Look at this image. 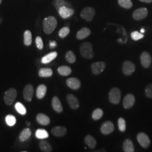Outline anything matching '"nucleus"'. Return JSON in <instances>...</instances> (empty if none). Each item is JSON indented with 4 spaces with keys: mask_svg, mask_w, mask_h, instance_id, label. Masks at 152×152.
Returning a JSON list of instances; mask_svg holds the SVG:
<instances>
[{
    "mask_svg": "<svg viewBox=\"0 0 152 152\" xmlns=\"http://www.w3.org/2000/svg\"><path fill=\"white\" fill-rule=\"evenodd\" d=\"M57 24V20L54 16H50L45 18L43 21L44 32L48 34L52 33L56 27Z\"/></svg>",
    "mask_w": 152,
    "mask_h": 152,
    "instance_id": "nucleus-1",
    "label": "nucleus"
},
{
    "mask_svg": "<svg viewBox=\"0 0 152 152\" xmlns=\"http://www.w3.org/2000/svg\"><path fill=\"white\" fill-rule=\"evenodd\" d=\"M80 53L82 57L87 59H92L94 54L92 50V44L88 42L82 44L80 46Z\"/></svg>",
    "mask_w": 152,
    "mask_h": 152,
    "instance_id": "nucleus-2",
    "label": "nucleus"
},
{
    "mask_svg": "<svg viewBox=\"0 0 152 152\" xmlns=\"http://www.w3.org/2000/svg\"><path fill=\"white\" fill-rule=\"evenodd\" d=\"M121 98V90L117 87L113 88L109 94V100L111 103L118 104L120 103Z\"/></svg>",
    "mask_w": 152,
    "mask_h": 152,
    "instance_id": "nucleus-3",
    "label": "nucleus"
},
{
    "mask_svg": "<svg viewBox=\"0 0 152 152\" xmlns=\"http://www.w3.org/2000/svg\"><path fill=\"white\" fill-rule=\"evenodd\" d=\"M80 15L82 19L87 22H91L95 15V10L93 7H86L82 10Z\"/></svg>",
    "mask_w": 152,
    "mask_h": 152,
    "instance_id": "nucleus-4",
    "label": "nucleus"
},
{
    "mask_svg": "<svg viewBox=\"0 0 152 152\" xmlns=\"http://www.w3.org/2000/svg\"><path fill=\"white\" fill-rule=\"evenodd\" d=\"M16 96L17 91L15 88H11L7 90L4 95V101L5 103L9 105H12L15 100Z\"/></svg>",
    "mask_w": 152,
    "mask_h": 152,
    "instance_id": "nucleus-5",
    "label": "nucleus"
},
{
    "mask_svg": "<svg viewBox=\"0 0 152 152\" xmlns=\"http://www.w3.org/2000/svg\"><path fill=\"white\" fill-rule=\"evenodd\" d=\"M136 67L135 64L130 61H125L122 65V72L126 76H130L135 71Z\"/></svg>",
    "mask_w": 152,
    "mask_h": 152,
    "instance_id": "nucleus-6",
    "label": "nucleus"
},
{
    "mask_svg": "<svg viewBox=\"0 0 152 152\" xmlns=\"http://www.w3.org/2000/svg\"><path fill=\"white\" fill-rule=\"evenodd\" d=\"M137 140L143 148H147L151 144V140L149 136L144 132H140L137 135Z\"/></svg>",
    "mask_w": 152,
    "mask_h": 152,
    "instance_id": "nucleus-7",
    "label": "nucleus"
},
{
    "mask_svg": "<svg viewBox=\"0 0 152 152\" xmlns=\"http://www.w3.org/2000/svg\"><path fill=\"white\" fill-rule=\"evenodd\" d=\"M148 14V11L147 8L142 7L136 9L132 14V18L136 20H140L145 19Z\"/></svg>",
    "mask_w": 152,
    "mask_h": 152,
    "instance_id": "nucleus-8",
    "label": "nucleus"
},
{
    "mask_svg": "<svg viewBox=\"0 0 152 152\" xmlns=\"http://www.w3.org/2000/svg\"><path fill=\"white\" fill-rule=\"evenodd\" d=\"M106 64L103 61H99V62H95L93 63L91 68V71L94 75H98L101 74L103 72L104 69L105 68Z\"/></svg>",
    "mask_w": 152,
    "mask_h": 152,
    "instance_id": "nucleus-9",
    "label": "nucleus"
},
{
    "mask_svg": "<svg viewBox=\"0 0 152 152\" xmlns=\"http://www.w3.org/2000/svg\"><path fill=\"white\" fill-rule=\"evenodd\" d=\"M140 61L141 65L145 68H148L150 66L152 63L151 55L148 52L144 51L142 53L140 56Z\"/></svg>",
    "mask_w": 152,
    "mask_h": 152,
    "instance_id": "nucleus-10",
    "label": "nucleus"
},
{
    "mask_svg": "<svg viewBox=\"0 0 152 152\" xmlns=\"http://www.w3.org/2000/svg\"><path fill=\"white\" fill-rule=\"evenodd\" d=\"M114 130L113 124L111 121H106L102 125L100 131L104 135H109L111 134Z\"/></svg>",
    "mask_w": 152,
    "mask_h": 152,
    "instance_id": "nucleus-11",
    "label": "nucleus"
},
{
    "mask_svg": "<svg viewBox=\"0 0 152 152\" xmlns=\"http://www.w3.org/2000/svg\"><path fill=\"white\" fill-rule=\"evenodd\" d=\"M58 12L60 16L63 19L70 18L74 14V10L72 9L65 6H63L60 7L58 10Z\"/></svg>",
    "mask_w": 152,
    "mask_h": 152,
    "instance_id": "nucleus-12",
    "label": "nucleus"
},
{
    "mask_svg": "<svg viewBox=\"0 0 152 152\" xmlns=\"http://www.w3.org/2000/svg\"><path fill=\"white\" fill-rule=\"evenodd\" d=\"M135 103V98L134 95L131 94H129L125 96L124 102H123V105L125 109H130L132 108L134 104Z\"/></svg>",
    "mask_w": 152,
    "mask_h": 152,
    "instance_id": "nucleus-13",
    "label": "nucleus"
},
{
    "mask_svg": "<svg viewBox=\"0 0 152 152\" xmlns=\"http://www.w3.org/2000/svg\"><path fill=\"white\" fill-rule=\"evenodd\" d=\"M34 89L32 85H26L23 90V97L27 102H31L32 100Z\"/></svg>",
    "mask_w": 152,
    "mask_h": 152,
    "instance_id": "nucleus-14",
    "label": "nucleus"
},
{
    "mask_svg": "<svg viewBox=\"0 0 152 152\" xmlns=\"http://www.w3.org/2000/svg\"><path fill=\"white\" fill-rule=\"evenodd\" d=\"M66 100L71 109L76 110L79 108L80 103L78 99L74 95L68 94L66 96Z\"/></svg>",
    "mask_w": 152,
    "mask_h": 152,
    "instance_id": "nucleus-15",
    "label": "nucleus"
},
{
    "mask_svg": "<svg viewBox=\"0 0 152 152\" xmlns=\"http://www.w3.org/2000/svg\"><path fill=\"white\" fill-rule=\"evenodd\" d=\"M66 85L68 87L71 88V89L75 90L79 89L81 86L80 81L78 78H75V77L68 78L66 80Z\"/></svg>",
    "mask_w": 152,
    "mask_h": 152,
    "instance_id": "nucleus-16",
    "label": "nucleus"
},
{
    "mask_svg": "<svg viewBox=\"0 0 152 152\" xmlns=\"http://www.w3.org/2000/svg\"><path fill=\"white\" fill-rule=\"evenodd\" d=\"M66 129L64 126H56L51 130V134L56 137H63L66 134Z\"/></svg>",
    "mask_w": 152,
    "mask_h": 152,
    "instance_id": "nucleus-17",
    "label": "nucleus"
},
{
    "mask_svg": "<svg viewBox=\"0 0 152 152\" xmlns=\"http://www.w3.org/2000/svg\"><path fill=\"white\" fill-rule=\"evenodd\" d=\"M91 33V30L87 27L82 28L76 34V38L78 39L82 40L88 37Z\"/></svg>",
    "mask_w": 152,
    "mask_h": 152,
    "instance_id": "nucleus-18",
    "label": "nucleus"
},
{
    "mask_svg": "<svg viewBox=\"0 0 152 152\" xmlns=\"http://www.w3.org/2000/svg\"><path fill=\"white\" fill-rule=\"evenodd\" d=\"M52 107L55 111L58 113H60L63 112V106L60 102L59 99L57 96H54L52 100Z\"/></svg>",
    "mask_w": 152,
    "mask_h": 152,
    "instance_id": "nucleus-19",
    "label": "nucleus"
},
{
    "mask_svg": "<svg viewBox=\"0 0 152 152\" xmlns=\"http://www.w3.org/2000/svg\"><path fill=\"white\" fill-rule=\"evenodd\" d=\"M36 120L39 124L43 126H47L50 123V118L43 113H38L36 117Z\"/></svg>",
    "mask_w": 152,
    "mask_h": 152,
    "instance_id": "nucleus-20",
    "label": "nucleus"
},
{
    "mask_svg": "<svg viewBox=\"0 0 152 152\" xmlns=\"http://www.w3.org/2000/svg\"><path fill=\"white\" fill-rule=\"evenodd\" d=\"M85 142L90 149H94L96 146V141L95 138L90 135H88L85 138Z\"/></svg>",
    "mask_w": 152,
    "mask_h": 152,
    "instance_id": "nucleus-21",
    "label": "nucleus"
},
{
    "mask_svg": "<svg viewBox=\"0 0 152 152\" xmlns=\"http://www.w3.org/2000/svg\"><path fill=\"white\" fill-rule=\"evenodd\" d=\"M58 55V53L56 51L51 52L49 53L48 54L44 56V57L41 59V63L42 64H48L52 61L53 60H54L56 58Z\"/></svg>",
    "mask_w": 152,
    "mask_h": 152,
    "instance_id": "nucleus-22",
    "label": "nucleus"
},
{
    "mask_svg": "<svg viewBox=\"0 0 152 152\" xmlns=\"http://www.w3.org/2000/svg\"><path fill=\"white\" fill-rule=\"evenodd\" d=\"M47 91V87L45 85H40L38 86L36 90V96L38 99H42L46 95Z\"/></svg>",
    "mask_w": 152,
    "mask_h": 152,
    "instance_id": "nucleus-23",
    "label": "nucleus"
},
{
    "mask_svg": "<svg viewBox=\"0 0 152 152\" xmlns=\"http://www.w3.org/2000/svg\"><path fill=\"white\" fill-rule=\"evenodd\" d=\"M123 149L125 152H134L135 148L132 141L130 139H126L123 144Z\"/></svg>",
    "mask_w": 152,
    "mask_h": 152,
    "instance_id": "nucleus-24",
    "label": "nucleus"
},
{
    "mask_svg": "<svg viewBox=\"0 0 152 152\" xmlns=\"http://www.w3.org/2000/svg\"><path fill=\"white\" fill-rule=\"evenodd\" d=\"M31 134H32V132L28 128L24 129L20 132L19 135V140L22 142L27 140L30 137V136H31Z\"/></svg>",
    "mask_w": 152,
    "mask_h": 152,
    "instance_id": "nucleus-25",
    "label": "nucleus"
},
{
    "mask_svg": "<svg viewBox=\"0 0 152 152\" xmlns=\"http://www.w3.org/2000/svg\"><path fill=\"white\" fill-rule=\"evenodd\" d=\"M58 72L61 76H68L71 75L72 73V69L68 66H60L58 69Z\"/></svg>",
    "mask_w": 152,
    "mask_h": 152,
    "instance_id": "nucleus-26",
    "label": "nucleus"
},
{
    "mask_svg": "<svg viewBox=\"0 0 152 152\" xmlns=\"http://www.w3.org/2000/svg\"><path fill=\"white\" fill-rule=\"evenodd\" d=\"M53 72L50 68H41L38 72V75L40 77L46 78V77H50L53 75Z\"/></svg>",
    "mask_w": 152,
    "mask_h": 152,
    "instance_id": "nucleus-27",
    "label": "nucleus"
},
{
    "mask_svg": "<svg viewBox=\"0 0 152 152\" xmlns=\"http://www.w3.org/2000/svg\"><path fill=\"white\" fill-rule=\"evenodd\" d=\"M39 147L42 152H50L52 151V147L48 141L44 140L40 141L39 143Z\"/></svg>",
    "mask_w": 152,
    "mask_h": 152,
    "instance_id": "nucleus-28",
    "label": "nucleus"
},
{
    "mask_svg": "<svg viewBox=\"0 0 152 152\" xmlns=\"http://www.w3.org/2000/svg\"><path fill=\"white\" fill-rule=\"evenodd\" d=\"M32 42V33L31 32L27 30L24 33V43L27 46H30Z\"/></svg>",
    "mask_w": 152,
    "mask_h": 152,
    "instance_id": "nucleus-29",
    "label": "nucleus"
},
{
    "mask_svg": "<svg viewBox=\"0 0 152 152\" xmlns=\"http://www.w3.org/2000/svg\"><path fill=\"white\" fill-rule=\"evenodd\" d=\"M35 135L39 139H45L49 137V133L44 129H38L36 131Z\"/></svg>",
    "mask_w": 152,
    "mask_h": 152,
    "instance_id": "nucleus-30",
    "label": "nucleus"
},
{
    "mask_svg": "<svg viewBox=\"0 0 152 152\" xmlns=\"http://www.w3.org/2000/svg\"><path fill=\"white\" fill-rule=\"evenodd\" d=\"M65 59L68 63L73 64L76 61V55L72 51H68L65 54Z\"/></svg>",
    "mask_w": 152,
    "mask_h": 152,
    "instance_id": "nucleus-31",
    "label": "nucleus"
},
{
    "mask_svg": "<svg viewBox=\"0 0 152 152\" xmlns=\"http://www.w3.org/2000/svg\"><path fill=\"white\" fill-rule=\"evenodd\" d=\"M119 5L126 9H130L133 5L131 0H118Z\"/></svg>",
    "mask_w": 152,
    "mask_h": 152,
    "instance_id": "nucleus-32",
    "label": "nucleus"
},
{
    "mask_svg": "<svg viewBox=\"0 0 152 152\" xmlns=\"http://www.w3.org/2000/svg\"><path fill=\"white\" fill-rule=\"evenodd\" d=\"M103 111L102 109H96L94 110L92 114V119L95 121L100 120L103 115Z\"/></svg>",
    "mask_w": 152,
    "mask_h": 152,
    "instance_id": "nucleus-33",
    "label": "nucleus"
},
{
    "mask_svg": "<svg viewBox=\"0 0 152 152\" xmlns=\"http://www.w3.org/2000/svg\"><path fill=\"white\" fill-rule=\"evenodd\" d=\"M15 108L16 111L22 115H25L27 113V109L23 104L20 102H17L15 105Z\"/></svg>",
    "mask_w": 152,
    "mask_h": 152,
    "instance_id": "nucleus-34",
    "label": "nucleus"
},
{
    "mask_svg": "<svg viewBox=\"0 0 152 152\" xmlns=\"http://www.w3.org/2000/svg\"><path fill=\"white\" fill-rule=\"evenodd\" d=\"M5 121L7 125L10 127H12L15 125L16 119L15 116L11 115V114H9L6 117Z\"/></svg>",
    "mask_w": 152,
    "mask_h": 152,
    "instance_id": "nucleus-35",
    "label": "nucleus"
},
{
    "mask_svg": "<svg viewBox=\"0 0 152 152\" xmlns=\"http://www.w3.org/2000/svg\"><path fill=\"white\" fill-rule=\"evenodd\" d=\"M131 37L133 40L138 41L144 38V35L141 32L139 33L137 31H134L131 33Z\"/></svg>",
    "mask_w": 152,
    "mask_h": 152,
    "instance_id": "nucleus-36",
    "label": "nucleus"
},
{
    "mask_svg": "<svg viewBox=\"0 0 152 152\" xmlns=\"http://www.w3.org/2000/svg\"><path fill=\"white\" fill-rule=\"evenodd\" d=\"M118 129L121 132H125L126 129V121L123 118H120L118 121Z\"/></svg>",
    "mask_w": 152,
    "mask_h": 152,
    "instance_id": "nucleus-37",
    "label": "nucleus"
},
{
    "mask_svg": "<svg viewBox=\"0 0 152 152\" xmlns=\"http://www.w3.org/2000/svg\"><path fill=\"white\" fill-rule=\"evenodd\" d=\"M69 32L70 29L69 28L67 27L62 28L59 32V36L60 38H65L66 36H67L69 34Z\"/></svg>",
    "mask_w": 152,
    "mask_h": 152,
    "instance_id": "nucleus-38",
    "label": "nucleus"
},
{
    "mask_svg": "<svg viewBox=\"0 0 152 152\" xmlns=\"http://www.w3.org/2000/svg\"><path fill=\"white\" fill-rule=\"evenodd\" d=\"M53 4L58 10L59 9L60 7L63 6L68 7V4L64 0H54L53 2Z\"/></svg>",
    "mask_w": 152,
    "mask_h": 152,
    "instance_id": "nucleus-39",
    "label": "nucleus"
},
{
    "mask_svg": "<svg viewBox=\"0 0 152 152\" xmlns=\"http://www.w3.org/2000/svg\"><path fill=\"white\" fill-rule=\"evenodd\" d=\"M35 42H36L37 48L39 50H42L44 48V44H43V41H42V39L41 37H40L39 36L37 37L36 38Z\"/></svg>",
    "mask_w": 152,
    "mask_h": 152,
    "instance_id": "nucleus-40",
    "label": "nucleus"
},
{
    "mask_svg": "<svg viewBox=\"0 0 152 152\" xmlns=\"http://www.w3.org/2000/svg\"><path fill=\"white\" fill-rule=\"evenodd\" d=\"M145 95L148 98H152V83L149 85L145 90Z\"/></svg>",
    "mask_w": 152,
    "mask_h": 152,
    "instance_id": "nucleus-41",
    "label": "nucleus"
},
{
    "mask_svg": "<svg viewBox=\"0 0 152 152\" xmlns=\"http://www.w3.org/2000/svg\"><path fill=\"white\" fill-rule=\"evenodd\" d=\"M56 46V43L55 41H51L50 43V47L51 49H53Z\"/></svg>",
    "mask_w": 152,
    "mask_h": 152,
    "instance_id": "nucleus-42",
    "label": "nucleus"
},
{
    "mask_svg": "<svg viewBox=\"0 0 152 152\" xmlns=\"http://www.w3.org/2000/svg\"><path fill=\"white\" fill-rule=\"evenodd\" d=\"M140 1L142 2H145V3H148V4H150L152 2V0H139Z\"/></svg>",
    "mask_w": 152,
    "mask_h": 152,
    "instance_id": "nucleus-43",
    "label": "nucleus"
},
{
    "mask_svg": "<svg viewBox=\"0 0 152 152\" xmlns=\"http://www.w3.org/2000/svg\"><path fill=\"white\" fill-rule=\"evenodd\" d=\"M145 32V30L144 29V28H142V29H141V30H140V32L141 33H144Z\"/></svg>",
    "mask_w": 152,
    "mask_h": 152,
    "instance_id": "nucleus-44",
    "label": "nucleus"
},
{
    "mask_svg": "<svg viewBox=\"0 0 152 152\" xmlns=\"http://www.w3.org/2000/svg\"><path fill=\"white\" fill-rule=\"evenodd\" d=\"M26 124H27L28 126V127L31 126V122H26Z\"/></svg>",
    "mask_w": 152,
    "mask_h": 152,
    "instance_id": "nucleus-45",
    "label": "nucleus"
},
{
    "mask_svg": "<svg viewBox=\"0 0 152 152\" xmlns=\"http://www.w3.org/2000/svg\"><path fill=\"white\" fill-rule=\"evenodd\" d=\"M1 2H2V0H0V4H1Z\"/></svg>",
    "mask_w": 152,
    "mask_h": 152,
    "instance_id": "nucleus-46",
    "label": "nucleus"
}]
</instances>
